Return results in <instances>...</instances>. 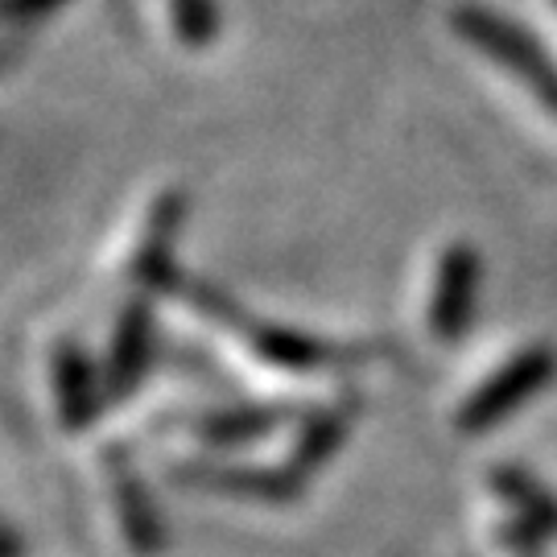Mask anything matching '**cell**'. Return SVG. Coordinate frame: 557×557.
I'll use <instances>...</instances> for the list:
<instances>
[{
    "label": "cell",
    "instance_id": "obj_1",
    "mask_svg": "<svg viewBox=\"0 0 557 557\" xmlns=\"http://www.w3.org/2000/svg\"><path fill=\"white\" fill-rule=\"evenodd\" d=\"M455 29L467 41H475L479 50L496 62V66L512 71V75L557 116V66L520 34L512 21L496 17V13H487V9H475V4H462L455 13Z\"/></svg>",
    "mask_w": 557,
    "mask_h": 557
},
{
    "label": "cell",
    "instance_id": "obj_2",
    "mask_svg": "<svg viewBox=\"0 0 557 557\" xmlns=\"http://www.w3.org/2000/svg\"><path fill=\"white\" fill-rule=\"evenodd\" d=\"M479 294V257L467 244H450L434 264V289H430V306H425V326L430 335L450 343L467 331V322L475 314Z\"/></svg>",
    "mask_w": 557,
    "mask_h": 557
},
{
    "label": "cell",
    "instance_id": "obj_3",
    "mask_svg": "<svg viewBox=\"0 0 557 557\" xmlns=\"http://www.w3.org/2000/svg\"><path fill=\"white\" fill-rule=\"evenodd\" d=\"M549 372H554V351H549V347H524L508 368H499L496 376L467 400L462 421H467V425H487V421H496L499 413H508L517 400H524L529 393H537L541 384L549 380Z\"/></svg>",
    "mask_w": 557,
    "mask_h": 557
},
{
    "label": "cell",
    "instance_id": "obj_4",
    "mask_svg": "<svg viewBox=\"0 0 557 557\" xmlns=\"http://www.w3.org/2000/svg\"><path fill=\"white\" fill-rule=\"evenodd\" d=\"M244 347L257 359H264V363L294 368V372L322 368V363L338 359V351H347V347H331V343H322V338L298 335V331H289V326H264V322L244 326Z\"/></svg>",
    "mask_w": 557,
    "mask_h": 557
},
{
    "label": "cell",
    "instance_id": "obj_5",
    "mask_svg": "<svg viewBox=\"0 0 557 557\" xmlns=\"http://www.w3.org/2000/svg\"><path fill=\"white\" fill-rule=\"evenodd\" d=\"M108 351H112V380L133 376L137 363H145V351H149V314H145V306H128L120 314L116 331L108 338Z\"/></svg>",
    "mask_w": 557,
    "mask_h": 557
},
{
    "label": "cell",
    "instance_id": "obj_6",
    "mask_svg": "<svg viewBox=\"0 0 557 557\" xmlns=\"http://www.w3.org/2000/svg\"><path fill=\"white\" fill-rule=\"evenodd\" d=\"M165 9H170V29L190 50L211 46L215 34H220V9H215V0H165Z\"/></svg>",
    "mask_w": 557,
    "mask_h": 557
},
{
    "label": "cell",
    "instance_id": "obj_7",
    "mask_svg": "<svg viewBox=\"0 0 557 557\" xmlns=\"http://www.w3.org/2000/svg\"><path fill=\"white\" fill-rule=\"evenodd\" d=\"M66 0H0V25H21V21H38L54 13Z\"/></svg>",
    "mask_w": 557,
    "mask_h": 557
}]
</instances>
